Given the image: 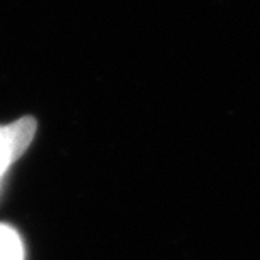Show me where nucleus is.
<instances>
[{
  "label": "nucleus",
  "instance_id": "1",
  "mask_svg": "<svg viewBox=\"0 0 260 260\" xmlns=\"http://www.w3.org/2000/svg\"><path fill=\"white\" fill-rule=\"evenodd\" d=\"M36 128L38 123L32 117H24L0 127V179L7 173L10 164L25 152L36 135Z\"/></svg>",
  "mask_w": 260,
  "mask_h": 260
},
{
  "label": "nucleus",
  "instance_id": "2",
  "mask_svg": "<svg viewBox=\"0 0 260 260\" xmlns=\"http://www.w3.org/2000/svg\"><path fill=\"white\" fill-rule=\"evenodd\" d=\"M0 260H24V247L12 226L0 223Z\"/></svg>",
  "mask_w": 260,
  "mask_h": 260
}]
</instances>
